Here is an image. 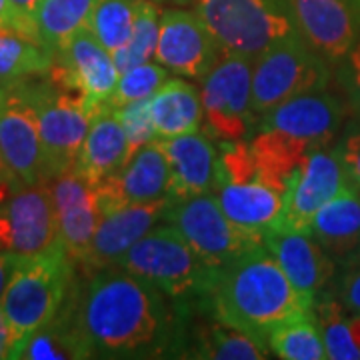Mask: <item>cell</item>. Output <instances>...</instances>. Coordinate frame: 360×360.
<instances>
[{
    "mask_svg": "<svg viewBox=\"0 0 360 360\" xmlns=\"http://www.w3.org/2000/svg\"><path fill=\"white\" fill-rule=\"evenodd\" d=\"M170 296L120 266L92 272L70 302L80 333L101 359L167 356L179 342Z\"/></svg>",
    "mask_w": 360,
    "mask_h": 360,
    "instance_id": "6da1fadb",
    "label": "cell"
},
{
    "mask_svg": "<svg viewBox=\"0 0 360 360\" xmlns=\"http://www.w3.org/2000/svg\"><path fill=\"white\" fill-rule=\"evenodd\" d=\"M206 300L217 321L240 328L264 345L281 324L314 312V302L296 290L264 245L217 270Z\"/></svg>",
    "mask_w": 360,
    "mask_h": 360,
    "instance_id": "7a4b0ae2",
    "label": "cell"
},
{
    "mask_svg": "<svg viewBox=\"0 0 360 360\" xmlns=\"http://www.w3.org/2000/svg\"><path fill=\"white\" fill-rule=\"evenodd\" d=\"M72 266L75 262L65 248L39 257H22L18 262L0 300V310L13 335L11 352L65 309Z\"/></svg>",
    "mask_w": 360,
    "mask_h": 360,
    "instance_id": "3957f363",
    "label": "cell"
},
{
    "mask_svg": "<svg viewBox=\"0 0 360 360\" xmlns=\"http://www.w3.org/2000/svg\"><path fill=\"white\" fill-rule=\"evenodd\" d=\"M214 196L243 231L262 236L283 219L284 194L262 179L250 142H222L217 158Z\"/></svg>",
    "mask_w": 360,
    "mask_h": 360,
    "instance_id": "277c9868",
    "label": "cell"
},
{
    "mask_svg": "<svg viewBox=\"0 0 360 360\" xmlns=\"http://www.w3.org/2000/svg\"><path fill=\"white\" fill-rule=\"evenodd\" d=\"M26 101L39 122L49 180L72 170L86 139L92 116L98 108L90 106L84 96L60 84L49 75L20 80Z\"/></svg>",
    "mask_w": 360,
    "mask_h": 360,
    "instance_id": "5b68a950",
    "label": "cell"
},
{
    "mask_svg": "<svg viewBox=\"0 0 360 360\" xmlns=\"http://www.w3.org/2000/svg\"><path fill=\"white\" fill-rule=\"evenodd\" d=\"M118 266L179 300L186 296L206 298L214 278V270L206 266L193 246L168 222L146 232L120 258Z\"/></svg>",
    "mask_w": 360,
    "mask_h": 360,
    "instance_id": "8992f818",
    "label": "cell"
},
{
    "mask_svg": "<svg viewBox=\"0 0 360 360\" xmlns=\"http://www.w3.org/2000/svg\"><path fill=\"white\" fill-rule=\"evenodd\" d=\"M196 13L224 54L257 60L276 42L298 37L295 16L274 0H196Z\"/></svg>",
    "mask_w": 360,
    "mask_h": 360,
    "instance_id": "52a82bcc",
    "label": "cell"
},
{
    "mask_svg": "<svg viewBox=\"0 0 360 360\" xmlns=\"http://www.w3.org/2000/svg\"><path fill=\"white\" fill-rule=\"evenodd\" d=\"M330 82V63L298 34L276 42L255 60L252 110L257 118L295 96L324 90Z\"/></svg>",
    "mask_w": 360,
    "mask_h": 360,
    "instance_id": "ba28073f",
    "label": "cell"
},
{
    "mask_svg": "<svg viewBox=\"0 0 360 360\" xmlns=\"http://www.w3.org/2000/svg\"><path fill=\"white\" fill-rule=\"evenodd\" d=\"M165 222L174 226L198 258L214 272L264 245V238L238 229L220 208L212 193L168 206Z\"/></svg>",
    "mask_w": 360,
    "mask_h": 360,
    "instance_id": "9c48e42d",
    "label": "cell"
},
{
    "mask_svg": "<svg viewBox=\"0 0 360 360\" xmlns=\"http://www.w3.org/2000/svg\"><path fill=\"white\" fill-rule=\"evenodd\" d=\"M252 68L255 60L222 54L214 68L202 78L200 96L202 130L220 142L246 141L257 124L252 110Z\"/></svg>",
    "mask_w": 360,
    "mask_h": 360,
    "instance_id": "30bf717a",
    "label": "cell"
},
{
    "mask_svg": "<svg viewBox=\"0 0 360 360\" xmlns=\"http://www.w3.org/2000/svg\"><path fill=\"white\" fill-rule=\"evenodd\" d=\"M0 246L25 258L65 248L49 180L20 184L0 200Z\"/></svg>",
    "mask_w": 360,
    "mask_h": 360,
    "instance_id": "8fae6325",
    "label": "cell"
},
{
    "mask_svg": "<svg viewBox=\"0 0 360 360\" xmlns=\"http://www.w3.org/2000/svg\"><path fill=\"white\" fill-rule=\"evenodd\" d=\"M219 40L196 11L167 8L160 13L155 60L182 78H202L222 58Z\"/></svg>",
    "mask_w": 360,
    "mask_h": 360,
    "instance_id": "7c38bea8",
    "label": "cell"
},
{
    "mask_svg": "<svg viewBox=\"0 0 360 360\" xmlns=\"http://www.w3.org/2000/svg\"><path fill=\"white\" fill-rule=\"evenodd\" d=\"M348 184L350 180L335 146L312 150L290 180L283 219L274 231L309 232L314 214Z\"/></svg>",
    "mask_w": 360,
    "mask_h": 360,
    "instance_id": "4fadbf2b",
    "label": "cell"
},
{
    "mask_svg": "<svg viewBox=\"0 0 360 360\" xmlns=\"http://www.w3.org/2000/svg\"><path fill=\"white\" fill-rule=\"evenodd\" d=\"M51 77L78 92L94 108L110 103L120 70L116 68L112 52L104 49L90 30H80L54 52Z\"/></svg>",
    "mask_w": 360,
    "mask_h": 360,
    "instance_id": "5bb4252c",
    "label": "cell"
},
{
    "mask_svg": "<svg viewBox=\"0 0 360 360\" xmlns=\"http://www.w3.org/2000/svg\"><path fill=\"white\" fill-rule=\"evenodd\" d=\"M0 155L22 184L49 180L39 122L26 101L20 80H14L0 103Z\"/></svg>",
    "mask_w": 360,
    "mask_h": 360,
    "instance_id": "9a60e30c",
    "label": "cell"
},
{
    "mask_svg": "<svg viewBox=\"0 0 360 360\" xmlns=\"http://www.w3.org/2000/svg\"><path fill=\"white\" fill-rule=\"evenodd\" d=\"M292 16L304 42L330 65L360 39V0H292Z\"/></svg>",
    "mask_w": 360,
    "mask_h": 360,
    "instance_id": "2e32d148",
    "label": "cell"
},
{
    "mask_svg": "<svg viewBox=\"0 0 360 360\" xmlns=\"http://www.w3.org/2000/svg\"><path fill=\"white\" fill-rule=\"evenodd\" d=\"M345 118V103L324 89L300 94L274 106L269 115L262 116L260 129L286 132L316 150L330 146V142L338 139Z\"/></svg>",
    "mask_w": 360,
    "mask_h": 360,
    "instance_id": "e0dca14e",
    "label": "cell"
},
{
    "mask_svg": "<svg viewBox=\"0 0 360 360\" xmlns=\"http://www.w3.org/2000/svg\"><path fill=\"white\" fill-rule=\"evenodd\" d=\"M170 167L160 141L144 144L115 176L96 184L101 214L127 205H142L167 198Z\"/></svg>",
    "mask_w": 360,
    "mask_h": 360,
    "instance_id": "ac0fdd59",
    "label": "cell"
},
{
    "mask_svg": "<svg viewBox=\"0 0 360 360\" xmlns=\"http://www.w3.org/2000/svg\"><path fill=\"white\" fill-rule=\"evenodd\" d=\"M49 184L66 255L75 264L82 266L103 217L96 188L75 170H66L54 176L49 180Z\"/></svg>",
    "mask_w": 360,
    "mask_h": 360,
    "instance_id": "d6986e66",
    "label": "cell"
},
{
    "mask_svg": "<svg viewBox=\"0 0 360 360\" xmlns=\"http://www.w3.org/2000/svg\"><path fill=\"white\" fill-rule=\"evenodd\" d=\"M168 206H170V200L160 198V200L142 202V205L120 206L116 210L103 214L94 232L89 257L82 266L90 272L118 266L120 258L124 257L146 232L153 231L158 222H165Z\"/></svg>",
    "mask_w": 360,
    "mask_h": 360,
    "instance_id": "ffe728a7",
    "label": "cell"
},
{
    "mask_svg": "<svg viewBox=\"0 0 360 360\" xmlns=\"http://www.w3.org/2000/svg\"><path fill=\"white\" fill-rule=\"evenodd\" d=\"M264 246L292 286L310 302H314L336 276V260L310 232L270 231L264 234Z\"/></svg>",
    "mask_w": 360,
    "mask_h": 360,
    "instance_id": "44dd1931",
    "label": "cell"
},
{
    "mask_svg": "<svg viewBox=\"0 0 360 360\" xmlns=\"http://www.w3.org/2000/svg\"><path fill=\"white\" fill-rule=\"evenodd\" d=\"M168 156L170 180L167 198L170 205L214 193L219 153L205 130L174 139H158Z\"/></svg>",
    "mask_w": 360,
    "mask_h": 360,
    "instance_id": "7402d4cb",
    "label": "cell"
},
{
    "mask_svg": "<svg viewBox=\"0 0 360 360\" xmlns=\"http://www.w3.org/2000/svg\"><path fill=\"white\" fill-rule=\"evenodd\" d=\"M130 146L115 106L103 104L90 122L86 139L77 156L72 170L92 184H101L115 176L130 160Z\"/></svg>",
    "mask_w": 360,
    "mask_h": 360,
    "instance_id": "603a6c76",
    "label": "cell"
},
{
    "mask_svg": "<svg viewBox=\"0 0 360 360\" xmlns=\"http://www.w3.org/2000/svg\"><path fill=\"white\" fill-rule=\"evenodd\" d=\"M309 232L336 264L360 255V188L348 184L322 206L310 222Z\"/></svg>",
    "mask_w": 360,
    "mask_h": 360,
    "instance_id": "cb8c5ba5",
    "label": "cell"
},
{
    "mask_svg": "<svg viewBox=\"0 0 360 360\" xmlns=\"http://www.w3.org/2000/svg\"><path fill=\"white\" fill-rule=\"evenodd\" d=\"M148 110L158 139H174L202 130L205 110L200 90L182 77H170L148 98Z\"/></svg>",
    "mask_w": 360,
    "mask_h": 360,
    "instance_id": "d4e9b609",
    "label": "cell"
},
{
    "mask_svg": "<svg viewBox=\"0 0 360 360\" xmlns=\"http://www.w3.org/2000/svg\"><path fill=\"white\" fill-rule=\"evenodd\" d=\"M94 359L92 348L80 333L70 307L30 335L11 352V360H80Z\"/></svg>",
    "mask_w": 360,
    "mask_h": 360,
    "instance_id": "484cf974",
    "label": "cell"
},
{
    "mask_svg": "<svg viewBox=\"0 0 360 360\" xmlns=\"http://www.w3.org/2000/svg\"><path fill=\"white\" fill-rule=\"evenodd\" d=\"M250 148L262 179L276 191H281L284 198L292 176L302 167L307 156L314 150L307 142L272 129H260V132L250 141Z\"/></svg>",
    "mask_w": 360,
    "mask_h": 360,
    "instance_id": "4316f807",
    "label": "cell"
},
{
    "mask_svg": "<svg viewBox=\"0 0 360 360\" xmlns=\"http://www.w3.org/2000/svg\"><path fill=\"white\" fill-rule=\"evenodd\" d=\"M54 66V52L39 39H32L18 30H0V78L25 80L44 77Z\"/></svg>",
    "mask_w": 360,
    "mask_h": 360,
    "instance_id": "83f0119b",
    "label": "cell"
},
{
    "mask_svg": "<svg viewBox=\"0 0 360 360\" xmlns=\"http://www.w3.org/2000/svg\"><path fill=\"white\" fill-rule=\"evenodd\" d=\"M98 0H42L34 14L39 39L56 52L65 42L89 26Z\"/></svg>",
    "mask_w": 360,
    "mask_h": 360,
    "instance_id": "f1b7e54d",
    "label": "cell"
},
{
    "mask_svg": "<svg viewBox=\"0 0 360 360\" xmlns=\"http://www.w3.org/2000/svg\"><path fill=\"white\" fill-rule=\"evenodd\" d=\"M270 352L283 360H324L326 347L314 312L296 316L274 328L266 338Z\"/></svg>",
    "mask_w": 360,
    "mask_h": 360,
    "instance_id": "f546056e",
    "label": "cell"
},
{
    "mask_svg": "<svg viewBox=\"0 0 360 360\" xmlns=\"http://www.w3.org/2000/svg\"><path fill=\"white\" fill-rule=\"evenodd\" d=\"M314 316L321 326L326 356L330 360H360V347L352 333L350 312L326 290L314 300Z\"/></svg>",
    "mask_w": 360,
    "mask_h": 360,
    "instance_id": "4dcf8cb0",
    "label": "cell"
},
{
    "mask_svg": "<svg viewBox=\"0 0 360 360\" xmlns=\"http://www.w3.org/2000/svg\"><path fill=\"white\" fill-rule=\"evenodd\" d=\"M269 352L262 340L220 321L198 336V347L194 348L196 359L212 360H264Z\"/></svg>",
    "mask_w": 360,
    "mask_h": 360,
    "instance_id": "1f68e13d",
    "label": "cell"
},
{
    "mask_svg": "<svg viewBox=\"0 0 360 360\" xmlns=\"http://www.w3.org/2000/svg\"><path fill=\"white\" fill-rule=\"evenodd\" d=\"M141 0H98L90 14V34L108 52L120 51L132 37Z\"/></svg>",
    "mask_w": 360,
    "mask_h": 360,
    "instance_id": "d6a6232c",
    "label": "cell"
},
{
    "mask_svg": "<svg viewBox=\"0 0 360 360\" xmlns=\"http://www.w3.org/2000/svg\"><path fill=\"white\" fill-rule=\"evenodd\" d=\"M158 30H160V11L156 8L153 0H141L132 37L120 51L112 54L116 68L124 72L132 66L153 60L158 44Z\"/></svg>",
    "mask_w": 360,
    "mask_h": 360,
    "instance_id": "836d02e7",
    "label": "cell"
},
{
    "mask_svg": "<svg viewBox=\"0 0 360 360\" xmlns=\"http://www.w3.org/2000/svg\"><path fill=\"white\" fill-rule=\"evenodd\" d=\"M168 78H170V70L158 65L156 60L132 66L129 70L120 72L115 94L108 104L115 108H120V106L134 103V101L150 98Z\"/></svg>",
    "mask_w": 360,
    "mask_h": 360,
    "instance_id": "e575fe53",
    "label": "cell"
},
{
    "mask_svg": "<svg viewBox=\"0 0 360 360\" xmlns=\"http://www.w3.org/2000/svg\"><path fill=\"white\" fill-rule=\"evenodd\" d=\"M116 115H118L120 122H122V129L127 132L130 155L141 150L144 144L158 139L153 118H150V110H148V98L124 104V106L116 108Z\"/></svg>",
    "mask_w": 360,
    "mask_h": 360,
    "instance_id": "d590c367",
    "label": "cell"
},
{
    "mask_svg": "<svg viewBox=\"0 0 360 360\" xmlns=\"http://www.w3.org/2000/svg\"><path fill=\"white\" fill-rule=\"evenodd\" d=\"M338 158L345 167L348 180L352 186L360 188V116L342 130L340 139L335 144Z\"/></svg>",
    "mask_w": 360,
    "mask_h": 360,
    "instance_id": "8d00e7d4",
    "label": "cell"
},
{
    "mask_svg": "<svg viewBox=\"0 0 360 360\" xmlns=\"http://www.w3.org/2000/svg\"><path fill=\"white\" fill-rule=\"evenodd\" d=\"M342 272L336 284V298L350 314L360 312V255L340 264Z\"/></svg>",
    "mask_w": 360,
    "mask_h": 360,
    "instance_id": "74e56055",
    "label": "cell"
},
{
    "mask_svg": "<svg viewBox=\"0 0 360 360\" xmlns=\"http://www.w3.org/2000/svg\"><path fill=\"white\" fill-rule=\"evenodd\" d=\"M338 65V78L347 92L348 103L360 116V39Z\"/></svg>",
    "mask_w": 360,
    "mask_h": 360,
    "instance_id": "f35d334b",
    "label": "cell"
},
{
    "mask_svg": "<svg viewBox=\"0 0 360 360\" xmlns=\"http://www.w3.org/2000/svg\"><path fill=\"white\" fill-rule=\"evenodd\" d=\"M18 30L32 39H39L34 18L26 16L13 0H0V30ZM40 40V39H39ZM42 42V40H40Z\"/></svg>",
    "mask_w": 360,
    "mask_h": 360,
    "instance_id": "ab89813d",
    "label": "cell"
},
{
    "mask_svg": "<svg viewBox=\"0 0 360 360\" xmlns=\"http://www.w3.org/2000/svg\"><path fill=\"white\" fill-rule=\"evenodd\" d=\"M22 260V257H18L16 252H11V250H0V300H2V295L6 290V286L11 283V276L13 272L18 266V262Z\"/></svg>",
    "mask_w": 360,
    "mask_h": 360,
    "instance_id": "60d3db41",
    "label": "cell"
},
{
    "mask_svg": "<svg viewBox=\"0 0 360 360\" xmlns=\"http://www.w3.org/2000/svg\"><path fill=\"white\" fill-rule=\"evenodd\" d=\"M22 182L13 174V170L6 167L4 158L0 155V200H4L8 194L13 193L16 186H20Z\"/></svg>",
    "mask_w": 360,
    "mask_h": 360,
    "instance_id": "b9f144b4",
    "label": "cell"
},
{
    "mask_svg": "<svg viewBox=\"0 0 360 360\" xmlns=\"http://www.w3.org/2000/svg\"><path fill=\"white\" fill-rule=\"evenodd\" d=\"M11 345H13V335H11L8 322H6L2 310H0V359H8Z\"/></svg>",
    "mask_w": 360,
    "mask_h": 360,
    "instance_id": "7bdbcfd3",
    "label": "cell"
},
{
    "mask_svg": "<svg viewBox=\"0 0 360 360\" xmlns=\"http://www.w3.org/2000/svg\"><path fill=\"white\" fill-rule=\"evenodd\" d=\"M14 4L30 18H34V14L39 11V6L42 4V0H13Z\"/></svg>",
    "mask_w": 360,
    "mask_h": 360,
    "instance_id": "ee69618b",
    "label": "cell"
},
{
    "mask_svg": "<svg viewBox=\"0 0 360 360\" xmlns=\"http://www.w3.org/2000/svg\"><path fill=\"white\" fill-rule=\"evenodd\" d=\"M11 84H13V82H8V80H2V78H0V103L4 101V96H6V92H8V89H11Z\"/></svg>",
    "mask_w": 360,
    "mask_h": 360,
    "instance_id": "f6af8a7d",
    "label": "cell"
},
{
    "mask_svg": "<svg viewBox=\"0 0 360 360\" xmlns=\"http://www.w3.org/2000/svg\"><path fill=\"white\" fill-rule=\"evenodd\" d=\"M162 2H170V4H176V6H186V4H193L196 0H162Z\"/></svg>",
    "mask_w": 360,
    "mask_h": 360,
    "instance_id": "bcb514c9",
    "label": "cell"
},
{
    "mask_svg": "<svg viewBox=\"0 0 360 360\" xmlns=\"http://www.w3.org/2000/svg\"><path fill=\"white\" fill-rule=\"evenodd\" d=\"M0 250H2V246H0Z\"/></svg>",
    "mask_w": 360,
    "mask_h": 360,
    "instance_id": "7dc6e473",
    "label": "cell"
}]
</instances>
